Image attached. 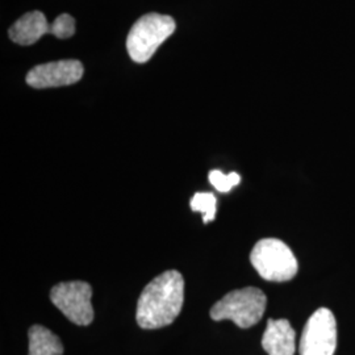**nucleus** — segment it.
I'll return each instance as SVG.
<instances>
[{
  "label": "nucleus",
  "instance_id": "nucleus-3",
  "mask_svg": "<svg viewBox=\"0 0 355 355\" xmlns=\"http://www.w3.org/2000/svg\"><path fill=\"white\" fill-rule=\"evenodd\" d=\"M266 295L255 287L229 292L211 308L215 321L230 320L242 329L252 328L261 321L266 311Z\"/></svg>",
  "mask_w": 355,
  "mask_h": 355
},
{
  "label": "nucleus",
  "instance_id": "nucleus-2",
  "mask_svg": "<svg viewBox=\"0 0 355 355\" xmlns=\"http://www.w3.org/2000/svg\"><path fill=\"white\" fill-rule=\"evenodd\" d=\"M175 21L171 16L148 13L132 26L127 38L129 57L137 62H148L157 49L175 32Z\"/></svg>",
  "mask_w": 355,
  "mask_h": 355
},
{
  "label": "nucleus",
  "instance_id": "nucleus-10",
  "mask_svg": "<svg viewBox=\"0 0 355 355\" xmlns=\"http://www.w3.org/2000/svg\"><path fill=\"white\" fill-rule=\"evenodd\" d=\"M29 354L62 355L64 345L60 337L42 325H33L28 331Z\"/></svg>",
  "mask_w": 355,
  "mask_h": 355
},
{
  "label": "nucleus",
  "instance_id": "nucleus-5",
  "mask_svg": "<svg viewBox=\"0 0 355 355\" xmlns=\"http://www.w3.org/2000/svg\"><path fill=\"white\" fill-rule=\"evenodd\" d=\"M92 288L86 282H64L54 286L51 300L64 318L79 327H86L94 321V308L91 304Z\"/></svg>",
  "mask_w": 355,
  "mask_h": 355
},
{
  "label": "nucleus",
  "instance_id": "nucleus-7",
  "mask_svg": "<svg viewBox=\"0 0 355 355\" xmlns=\"http://www.w3.org/2000/svg\"><path fill=\"white\" fill-rule=\"evenodd\" d=\"M83 76V64L64 60L38 64L26 74V83L33 89H51L74 85Z\"/></svg>",
  "mask_w": 355,
  "mask_h": 355
},
{
  "label": "nucleus",
  "instance_id": "nucleus-13",
  "mask_svg": "<svg viewBox=\"0 0 355 355\" xmlns=\"http://www.w3.org/2000/svg\"><path fill=\"white\" fill-rule=\"evenodd\" d=\"M209 183L220 192H229L234 186H239L241 177L237 173H230L228 175L223 174L220 170H212L208 175Z\"/></svg>",
  "mask_w": 355,
  "mask_h": 355
},
{
  "label": "nucleus",
  "instance_id": "nucleus-4",
  "mask_svg": "<svg viewBox=\"0 0 355 355\" xmlns=\"http://www.w3.org/2000/svg\"><path fill=\"white\" fill-rule=\"evenodd\" d=\"M250 262L265 280L287 282L297 274V261L291 249L277 239L257 242L250 254Z\"/></svg>",
  "mask_w": 355,
  "mask_h": 355
},
{
  "label": "nucleus",
  "instance_id": "nucleus-6",
  "mask_svg": "<svg viewBox=\"0 0 355 355\" xmlns=\"http://www.w3.org/2000/svg\"><path fill=\"white\" fill-rule=\"evenodd\" d=\"M337 346V322L327 308L318 309L305 324L300 355H334Z\"/></svg>",
  "mask_w": 355,
  "mask_h": 355
},
{
  "label": "nucleus",
  "instance_id": "nucleus-1",
  "mask_svg": "<svg viewBox=\"0 0 355 355\" xmlns=\"http://www.w3.org/2000/svg\"><path fill=\"white\" fill-rule=\"evenodd\" d=\"M184 302V280L177 270L153 279L142 291L136 320L142 329H159L174 322Z\"/></svg>",
  "mask_w": 355,
  "mask_h": 355
},
{
  "label": "nucleus",
  "instance_id": "nucleus-8",
  "mask_svg": "<svg viewBox=\"0 0 355 355\" xmlns=\"http://www.w3.org/2000/svg\"><path fill=\"white\" fill-rule=\"evenodd\" d=\"M296 333L288 320L280 318L267 321L262 337V347L268 355H293L296 350Z\"/></svg>",
  "mask_w": 355,
  "mask_h": 355
},
{
  "label": "nucleus",
  "instance_id": "nucleus-9",
  "mask_svg": "<svg viewBox=\"0 0 355 355\" xmlns=\"http://www.w3.org/2000/svg\"><path fill=\"white\" fill-rule=\"evenodd\" d=\"M46 33H51V24L40 11L26 13L8 31L13 42L24 46L37 42Z\"/></svg>",
  "mask_w": 355,
  "mask_h": 355
},
{
  "label": "nucleus",
  "instance_id": "nucleus-11",
  "mask_svg": "<svg viewBox=\"0 0 355 355\" xmlns=\"http://www.w3.org/2000/svg\"><path fill=\"white\" fill-rule=\"evenodd\" d=\"M191 209L203 215L204 224L215 220L217 200L211 192H198L192 196L190 202Z\"/></svg>",
  "mask_w": 355,
  "mask_h": 355
},
{
  "label": "nucleus",
  "instance_id": "nucleus-12",
  "mask_svg": "<svg viewBox=\"0 0 355 355\" xmlns=\"http://www.w3.org/2000/svg\"><path fill=\"white\" fill-rule=\"evenodd\" d=\"M76 33V20L69 13L60 15L51 24V35L60 40H66L74 36Z\"/></svg>",
  "mask_w": 355,
  "mask_h": 355
}]
</instances>
